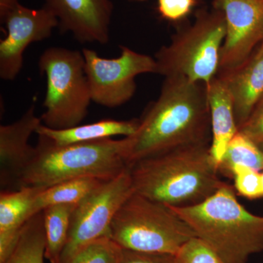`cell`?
<instances>
[{"label":"cell","mask_w":263,"mask_h":263,"mask_svg":"<svg viewBox=\"0 0 263 263\" xmlns=\"http://www.w3.org/2000/svg\"><path fill=\"white\" fill-rule=\"evenodd\" d=\"M135 193L174 207L192 206L222 187L211 144L189 145L129 165Z\"/></svg>","instance_id":"7a4b0ae2"},{"label":"cell","mask_w":263,"mask_h":263,"mask_svg":"<svg viewBox=\"0 0 263 263\" xmlns=\"http://www.w3.org/2000/svg\"><path fill=\"white\" fill-rule=\"evenodd\" d=\"M122 250L111 238L105 237L85 246L67 263H120Z\"/></svg>","instance_id":"7402d4cb"},{"label":"cell","mask_w":263,"mask_h":263,"mask_svg":"<svg viewBox=\"0 0 263 263\" xmlns=\"http://www.w3.org/2000/svg\"><path fill=\"white\" fill-rule=\"evenodd\" d=\"M120 263H175V255L123 249Z\"/></svg>","instance_id":"4316f807"},{"label":"cell","mask_w":263,"mask_h":263,"mask_svg":"<svg viewBox=\"0 0 263 263\" xmlns=\"http://www.w3.org/2000/svg\"><path fill=\"white\" fill-rule=\"evenodd\" d=\"M18 3V0H0V18Z\"/></svg>","instance_id":"83f0119b"},{"label":"cell","mask_w":263,"mask_h":263,"mask_svg":"<svg viewBox=\"0 0 263 263\" xmlns=\"http://www.w3.org/2000/svg\"><path fill=\"white\" fill-rule=\"evenodd\" d=\"M46 232L43 212L26 223L16 247L3 263H45Z\"/></svg>","instance_id":"ffe728a7"},{"label":"cell","mask_w":263,"mask_h":263,"mask_svg":"<svg viewBox=\"0 0 263 263\" xmlns=\"http://www.w3.org/2000/svg\"><path fill=\"white\" fill-rule=\"evenodd\" d=\"M138 124V119L127 121L104 119L64 129H51L41 124L36 134L46 137L56 144L63 146L108 139L114 136H131L136 133Z\"/></svg>","instance_id":"e0dca14e"},{"label":"cell","mask_w":263,"mask_h":263,"mask_svg":"<svg viewBox=\"0 0 263 263\" xmlns=\"http://www.w3.org/2000/svg\"><path fill=\"white\" fill-rule=\"evenodd\" d=\"M175 263L223 262L205 242L195 237L183 245L175 254Z\"/></svg>","instance_id":"cb8c5ba5"},{"label":"cell","mask_w":263,"mask_h":263,"mask_svg":"<svg viewBox=\"0 0 263 263\" xmlns=\"http://www.w3.org/2000/svg\"><path fill=\"white\" fill-rule=\"evenodd\" d=\"M43 124L33 104L18 120L0 126V186L2 191L18 190L19 180L31 163L36 148L29 140Z\"/></svg>","instance_id":"4fadbf2b"},{"label":"cell","mask_w":263,"mask_h":263,"mask_svg":"<svg viewBox=\"0 0 263 263\" xmlns=\"http://www.w3.org/2000/svg\"><path fill=\"white\" fill-rule=\"evenodd\" d=\"M234 180L235 192L249 199L263 197V190L261 174L245 166H235L231 171V179Z\"/></svg>","instance_id":"603a6c76"},{"label":"cell","mask_w":263,"mask_h":263,"mask_svg":"<svg viewBox=\"0 0 263 263\" xmlns=\"http://www.w3.org/2000/svg\"><path fill=\"white\" fill-rule=\"evenodd\" d=\"M128 167L122 174L104 181L76 205L71 217L67 243L60 263H67L88 243L111 234L112 221L122 204L134 193Z\"/></svg>","instance_id":"9c48e42d"},{"label":"cell","mask_w":263,"mask_h":263,"mask_svg":"<svg viewBox=\"0 0 263 263\" xmlns=\"http://www.w3.org/2000/svg\"><path fill=\"white\" fill-rule=\"evenodd\" d=\"M234 103L238 128L248 119L263 98V44L242 65L219 71Z\"/></svg>","instance_id":"5bb4252c"},{"label":"cell","mask_w":263,"mask_h":263,"mask_svg":"<svg viewBox=\"0 0 263 263\" xmlns=\"http://www.w3.org/2000/svg\"><path fill=\"white\" fill-rule=\"evenodd\" d=\"M59 21L61 32L81 43L106 44L110 40L111 0H44Z\"/></svg>","instance_id":"7c38bea8"},{"label":"cell","mask_w":263,"mask_h":263,"mask_svg":"<svg viewBox=\"0 0 263 263\" xmlns=\"http://www.w3.org/2000/svg\"><path fill=\"white\" fill-rule=\"evenodd\" d=\"M262 44H263V41H262Z\"/></svg>","instance_id":"4dcf8cb0"},{"label":"cell","mask_w":263,"mask_h":263,"mask_svg":"<svg viewBox=\"0 0 263 263\" xmlns=\"http://www.w3.org/2000/svg\"><path fill=\"white\" fill-rule=\"evenodd\" d=\"M196 237L169 206L133 193L114 216L110 238L123 249L175 255Z\"/></svg>","instance_id":"5b68a950"},{"label":"cell","mask_w":263,"mask_h":263,"mask_svg":"<svg viewBox=\"0 0 263 263\" xmlns=\"http://www.w3.org/2000/svg\"><path fill=\"white\" fill-rule=\"evenodd\" d=\"M127 139L128 164L189 145L211 144L206 85L164 78L160 95L147 106Z\"/></svg>","instance_id":"6da1fadb"},{"label":"cell","mask_w":263,"mask_h":263,"mask_svg":"<svg viewBox=\"0 0 263 263\" xmlns=\"http://www.w3.org/2000/svg\"><path fill=\"white\" fill-rule=\"evenodd\" d=\"M223 12L226 34L219 71L235 68L247 61L263 41V0H214Z\"/></svg>","instance_id":"8fae6325"},{"label":"cell","mask_w":263,"mask_h":263,"mask_svg":"<svg viewBox=\"0 0 263 263\" xmlns=\"http://www.w3.org/2000/svg\"><path fill=\"white\" fill-rule=\"evenodd\" d=\"M44 187L24 186L0 194V263L13 252L31 215L32 204Z\"/></svg>","instance_id":"9a60e30c"},{"label":"cell","mask_w":263,"mask_h":263,"mask_svg":"<svg viewBox=\"0 0 263 263\" xmlns=\"http://www.w3.org/2000/svg\"><path fill=\"white\" fill-rule=\"evenodd\" d=\"M78 204L51 205L43 211L46 232V259L60 263L67 243L71 217Z\"/></svg>","instance_id":"d6986e66"},{"label":"cell","mask_w":263,"mask_h":263,"mask_svg":"<svg viewBox=\"0 0 263 263\" xmlns=\"http://www.w3.org/2000/svg\"><path fill=\"white\" fill-rule=\"evenodd\" d=\"M35 148V156L19 180L18 190L24 186L49 187L78 178L106 181L129 167L126 137L60 146L38 136Z\"/></svg>","instance_id":"277c9868"},{"label":"cell","mask_w":263,"mask_h":263,"mask_svg":"<svg viewBox=\"0 0 263 263\" xmlns=\"http://www.w3.org/2000/svg\"><path fill=\"white\" fill-rule=\"evenodd\" d=\"M261 180H262V190H263V173L261 174Z\"/></svg>","instance_id":"f1b7e54d"},{"label":"cell","mask_w":263,"mask_h":263,"mask_svg":"<svg viewBox=\"0 0 263 263\" xmlns=\"http://www.w3.org/2000/svg\"><path fill=\"white\" fill-rule=\"evenodd\" d=\"M169 206L223 263H248L252 254L263 251V216L243 206L229 183L196 205Z\"/></svg>","instance_id":"3957f363"},{"label":"cell","mask_w":263,"mask_h":263,"mask_svg":"<svg viewBox=\"0 0 263 263\" xmlns=\"http://www.w3.org/2000/svg\"><path fill=\"white\" fill-rule=\"evenodd\" d=\"M38 67L47 80L43 125L54 129L80 125L92 101L82 51L48 48L40 57Z\"/></svg>","instance_id":"52a82bcc"},{"label":"cell","mask_w":263,"mask_h":263,"mask_svg":"<svg viewBox=\"0 0 263 263\" xmlns=\"http://www.w3.org/2000/svg\"><path fill=\"white\" fill-rule=\"evenodd\" d=\"M238 131L255 143L263 152V98Z\"/></svg>","instance_id":"484cf974"},{"label":"cell","mask_w":263,"mask_h":263,"mask_svg":"<svg viewBox=\"0 0 263 263\" xmlns=\"http://www.w3.org/2000/svg\"><path fill=\"white\" fill-rule=\"evenodd\" d=\"M245 166L257 171H263V152L239 131L232 138L218 167L219 174L231 179L235 166Z\"/></svg>","instance_id":"44dd1931"},{"label":"cell","mask_w":263,"mask_h":263,"mask_svg":"<svg viewBox=\"0 0 263 263\" xmlns=\"http://www.w3.org/2000/svg\"><path fill=\"white\" fill-rule=\"evenodd\" d=\"M104 182L95 178H78L43 189L32 204L31 215L61 204H79Z\"/></svg>","instance_id":"ac0fdd59"},{"label":"cell","mask_w":263,"mask_h":263,"mask_svg":"<svg viewBox=\"0 0 263 263\" xmlns=\"http://www.w3.org/2000/svg\"><path fill=\"white\" fill-rule=\"evenodd\" d=\"M131 1L143 2V1H146V0H131Z\"/></svg>","instance_id":"f546056e"},{"label":"cell","mask_w":263,"mask_h":263,"mask_svg":"<svg viewBox=\"0 0 263 263\" xmlns=\"http://www.w3.org/2000/svg\"><path fill=\"white\" fill-rule=\"evenodd\" d=\"M117 58L99 56L89 48H83L85 73L89 83L91 100L107 108L121 106L134 96L136 78L146 73H156L155 59L120 46Z\"/></svg>","instance_id":"ba28073f"},{"label":"cell","mask_w":263,"mask_h":263,"mask_svg":"<svg viewBox=\"0 0 263 263\" xmlns=\"http://www.w3.org/2000/svg\"><path fill=\"white\" fill-rule=\"evenodd\" d=\"M210 110L212 143L211 154L219 167L232 138L238 132L234 103L228 86L219 76L206 86Z\"/></svg>","instance_id":"2e32d148"},{"label":"cell","mask_w":263,"mask_h":263,"mask_svg":"<svg viewBox=\"0 0 263 263\" xmlns=\"http://www.w3.org/2000/svg\"><path fill=\"white\" fill-rule=\"evenodd\" d=\"M197 4V0H157V9L162 18L179 22L186 18Z\"/></svg>","instance_id":"d4e9b609"},{"label":"cell","mask_w":263,"mask_h":263,"mask_svg":"<svg viewBox=\"0 0 263 263\" xmlns=\"http://www.w3.org/2000/svg\"><path fill=\"white\" fill-rule=\"evenodd\" d=\"M7 36L0 41V78L13 81L23 67L24 51L31 43L51 37L59 21L47 7L31 9L18 3L1 18Z\"/></svg>","instance_id":"30bf717a"},{"label":"cell","mask_w":263,"mask_h":263,"mask_svg":"<svg viewBox=\"0 0 263 263\" xmlns=\"http://www.w3.org/2000/svg\"><path fill=\"white\" fill-rule=\"evenodd\" d=\"M226 34L222 11L214 8L201 12L192 25L178 31L171 43L156 53L157 74L183 77L207 86L219 72Z\"/></svg>","instance_id":"8992f818"}]
</instances>
